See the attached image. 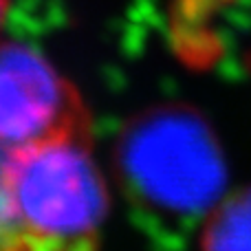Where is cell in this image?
<instances>
[{"mask_svg":"<svg viewBox=\"0 0 251 251\" xmlns=\"http://www.w3.org/2000/svg\"><path fill=\"white\" fill-rule=\"evenodd\" d=\"M0 251H13V247H11V240L7 238V236L0 231Z\"/></svg>","mask_w":251,"mask_h":251,"instance_id":"52a82bcc","label":"cell"},{"mask_svg":"<svg viewBox=\"0 0 251 251\" xmlns=\"http://www.w3.org/2000/svg\"><path fill=\"white\" fill-rule=\"evenodd\" d=\"M128 172L146 194L168 203H199L216 183L214 170L205 168L203 148L196 137H185V128L141 132L128 146Z\"/></svg>","mask_w":251,"mask_h":251,"instance_id":"3957f363","label":"cell"},{"mask_svg":"<svg viewBox=\"0 0 251 251\" xmlns=\"http://www.w3.org/2000/svg\"><path fill=\"white\" fill-rule=\"evenodd\" d=\"M236 2L247 0H176L172 9V33L181 40L183 47L199 42L201 33H209L214 18L234 7Z\"/></svg>","mask_w":251,"mask_h":251,"instance_id":"5b68a950","label":"cell"},{"mask_svg":"<svg viewBox=\"0 0 251 251\" xmlns=\"http://www.w3.org/2000/svg\"><path fill=\"white\" fill-rule=\"evenodd\" d=\"M203 251H251V190L229 196L212 212L201 236Z\"/></svg>","mask_w":251,"mask_h":251,"instance_id":"277c9868","label":"cell"},{"mask_svg":"<svg viewBox=\"0 0 251 251\" xmlns=\"http://www.w3.org/2000/svg\"><path fill=\"white\" fill-rule=\"evenodd\" d=\"M108 187L91 134H69L13 152V251H100Z\"/></svg>","mask_w":251,"mask_h":251,"instance_id":"6da1fadb","label":"cell"},{"mask_svg":"<svg viewBox=\"0 0 251 251\" xmlns=\"http://www.w3.org/2000/svg\"><path fill=\"white\" fill-rule=\"evenodd\" d=\"M69 134H91L75 88L26 44H0V146L18 152Z\"/></svg>","mask_w":251,"mask_h":251,"instance_id":"7a4b0ae2","label":"cell"},{"mask_svg":"<svg viewBox=\"0 0 251 251\" xmlns=\"http://www.w3.org/2000/svg\"><path fill=\"white\" fill-rule=\"evenodd\" d=\"M4 16H7V0H0V29H2Z\"/></svg>","mask_w":251,"mask_h":251,"instance_id":"ba28073f","label":"cell"},{"mask_svg":"<svg viewBox=\"0 0 251 251\" xmlns=\"http://www.w3.org/2000/svg\"><path fill=\"white\" fill-rule=\"evenodd\" d=\"M11 159L13 152L0 146V231L11 240L13 247V221H11Z\"/></svg>","mask_w":251,"mask_h":251,"instance_id":"8992f818","label":"cell"}]
</instances>
